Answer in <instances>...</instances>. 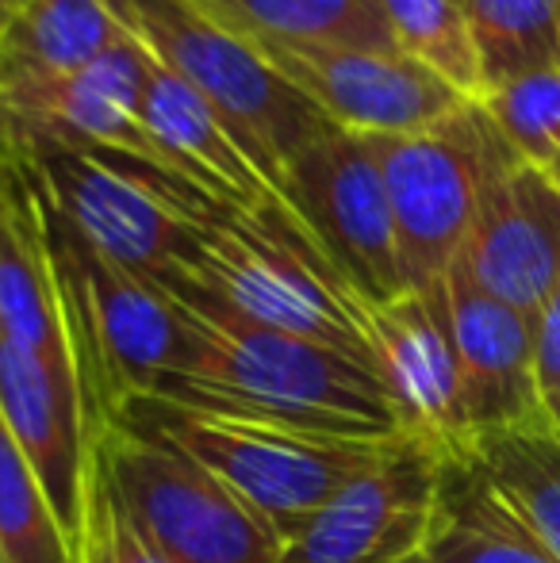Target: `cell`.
I'll list each match as a JSON object with an SVG mask.
<instances>
[{"label":"cell","mask_w":560,"mask_h":563,"mask_svg":"<svg viewBox=\"0 0 560 563\" xmlns=\"http://www.w3.org/2000/svg\"><path fill=\"white\" fill-rule=\"evenodd\" d=\"M154 284L169 296L185 330V364L154 399L342 441L404 438L369 361L254 327L177 276Z\"/></svg>","instance_id":"6da1fadb"},{"label":"cell","mask_w":560,"mask_h":563,"mask_svg":"<svg viewBox=\"0 0 560 563\" xmlns=\"http://www.w3.org/2000/svg\"><path fill=\"white\" fill-rule=\"evenodd\" d=\"M165 276H177L254 327L319 341L373 364L365 299L345 288L281 203L262 211H211L196 227L193 257Z\"/></svg>","instance_id":"7a4b0ae2"},{"label":"cell","mask_w":560,"mask_h":563,"mask_svg":"<svg viewBox=\"0 0 560 563\" xmlns=\"http://www.w3.org/2000/svg\"><path fill=\"white\" fill-rule=\"evenodd\" d=\"M54 208V203H51ZM85 407L105 433L139 395H157L185 364V330L157 284L97 253L58 211L39 223Z\"/></svg>","instance_id":"3957f363"},{"label":"cell","mask_w":560,"mask_h":563,"mask_svg":"<svg viewBox=\"0 0 560 563\" xmlns=\"http://www.w3.org/2000/svg\"><path fill=\"white\" fill-rule=\"evenodd\" d=\"M116 422L196 460L234 498H242L281 537V544H288L361 467H369L392 441H399L322 438V433L196 410L154 395L131 399Z\"/></svg>","instance_id":"277c9868"},{"label":"cell","mask_w":560,"mask_h":563,"mask_svg":"<svg viewBox=\"0 0 560 563\" xmlns=\"http://www.w3.org/2000/svg\"><path fill=\"white\" fill-rule=\"evenodd\" d=\"M123 8L146 51L216 108L284 203V165L327 115L284 81L254 38L200 0H123Z\"/></svg>","instance_id":"5b68a950"},{"label":"cell","mask_w":560,"mask_h":563,"mask_svg":"<svg viewBox=\"0 0 560 563\" xmlns=\"http://www.w3.org/2000/svg\"><path fill=\"white\" fill-rule=\"evenodd\" d=\"M51 203L85 242L142 280H162L196 250V227L219 211L208 192L112 150L46 142Z\"/></svg>","instance_id":"8992f818"},{"label":"cell","mask_w":560,"mask_h":563,"mask_svg":"<svg viewBox=\"0 0 560 563\" xmlns=\"http://www.w3.org/2000/svg\"><path fill=\"white\" fill-rule=\"evenodd\" d=\"M388 188L399 261L411 291L446 284L476 216L487 165L503 139L480 104L415 134H365Z\"/></svg>","instance_id":"52a82bcc"},{"label":"cell","mask_w":560,"mask_h":563,"mask_svg":"<svg viewBox=\"0 0 560 563\" xmlns=\"http://www.w3.org/2000/svg\"><path fill=\"white\" fill-rule=\"evenodd\" d=\"M97 460L139 533L169 563H277L281 537L185 452L116 422Z\"/></svg>","instance_id":"ba28073f"},{"label":"cell","mask_w":560,"mask_h":563,"mask_svg":"<svg viewBox=\"0 0 560 563\" xmlns=\"http://www.w3.org/2000/svg\"><path fill=\"white\" fill-rule=\"evenodd\" d=\"M284 208L365 303L411 291L388 188L365 134L327 119L284 165Z\"/></svg>","instance_id":"9c48e42d"},{"label":"cell","mask_w":560,"mask_h":563,"mask_svg":"<svg viewBox=\"0 0 560 563\" xmlns=\"http://www.w3.org/2000/svg\"><path fill=\"white\" fill-rule=\"evenodd\" d=\"M441 460L422 441H392L284 544L277 563H404L419 556L438 510Z\"/></svg>","instance_id":"30bf717a"},{"label":"cell","mask_w":560,"mask_h":563,"mask_svg":"<svg viewBox=\"0 0 560 563\" xmlns=\"http://www.w3.org/2000/svg\"><path fill=\"white\" fill-rule=\"evenodd\" d=\"M254 43L315 112L345 131L415 134L472 104L399 51H327L273 38Z\"/></svg>","instance_id":"8fae6325"},{"label":"cell","mask_w":560,"mask_h":563,"mask_svg":"<svg viewBox=\"0 0 560 563\" xmlns=\"http://www.w3.org/2000/svg\"><path fill=\"white\" fill-rule=\"evenodd\" d=\"M0 418L43 483L69 544L81 552L100 430L85 407L77 368L0 338Z\"/></svg>","instance_id":"7c38bea8"},{"label":"cell","mask_w":560,"mask_h":563,"mask_svg":"<svg viewBox=\"0 0 560 563\" xmlns=\"http://www.w3.org/2000/svg\"><path fill=\"white\" fill-rule=\"evenodd\" d=\"M453 265L523 314H538L560 284V185L503 142L487 165L476 216Z\"/></svg>","instance_id":"4fadbf2b"},{"label":"cell","mask_w":560,"mask_h":563,"mask_svg":"<svg viewBox=\"0 0 560 563\" xmlns=\"http://www.w3.org/2000/svg\"><path fill=\"white\" fill-rule=\"evenodd\" d=\"M0 104L46 142L112 150L180 177L142 119V43L135 27L128 43L74 74L0 69Z\"/></svg>","instance_id":"5bb4252c"},{"label":"cell","mask_w":560,"mask_h":563,"mask_svg":"<svg viewBox=\"0 0 560 563\" xmlns=\"http://www.w3.org/2000/svg\"><path fill=\"white\" fill-rule=\"evenodd\" d=\"M365 338L404 438L422 441L441 456L469 449L472 430L441 288L365 303Z\"/></svg>","instance_id":"9a60e30c"},{"label":"cell","mask_w":560,"mask_h":563,"mask_svg":"<svg viewBox=\"0 0 560 563\" xmlns=\"http://www.w3.org/2000/svg\"><path fill=\"white\" fill-rule=\"evenodd\" d=\"M446 322L461 368L464 415L469 430L541 422V399L534 384V319L503 299L487 296L464 276L461 265L449 268L441 284Z\"/></svg>","instance_id":"2e32d148"},{"label":"cell","mask_w":560,"mask_h":563,"mask_svg":"<svg viewBox=\"0 0 560 563\" xmlns=\"http://www.w3.org/2000/svg\"><path fill=\"white\" fill-rule=\"evenodd\" d=\"M142 119L162 142L173 169L216 203L231 211H262L281 203L265 173L216 108L173 69H165L146 51V43H142Z\"/></svg>","instance_id":"e0dca14e"},{"label":"cell","mask_w":560,"mask_h":563,"mask_svg":"<svg viewBox=\"0 0 560 563\" xmlns=\"http://www.w3.org/2000/svg\"><path fill=\"white\" fill-rule=\"evenodd\" d=\"M422 552L430 563H560L461 452L441 460L438 510Z\"/></svg>","instance_id":"ac0fdd59"},{"label":"cell","mask_w":560,"mask_h":563,"mask_svg":"<svg viewBox=\"0 0 560 563\" xmlns=\"http://www.w3.org/2000/svg\"><path fill=\"white\" fill-rule=\"evenodd\" d=\"M461 456L560 560V433L553 426L541 418L472 433Z\"/></svg>","instance_id":"d6986e66"},{"label":"cell","mask_w":560,"mask_h":563,"mask_svg":"<svg viewBox=\"0 0 560 563\" xmlns=\"http://www.w3.org/2000/svg\"><path fill=\"white\" fill-rule=\"evenodd\" d=\"M131 38L123 0H31L12 15L0 69L74 74Z\"/></svg>","instance_id":"ffe728a7"},{"label":"cell","mask_w":560,"mask_h":563,"mask_svg":"<svg viewBox=\"0 0 560 563\" xmlns=\"http://www.w3.org/2000/svg\"><path fill=\"white\" fill-rule=\"evenodd\" d=\"M250 38L327 51H399L381 0H200Z\"/></svg>","instance_id":"44dd1931"},{"label":"cell","mask_w":560,"mask_h":563,"mask_svg":"<svg viewBox=\"0 0 560 563\" xmlns=\"http://www.w3.org/2000/svg\"><path fill=\"white\" fill-rule=\"evenodd\" d=\"M0 338L46 361L74 364L39 227L0 216Z\"/></svg>","instance_id":"7402d4cb"},{"label":"cell","mask_w":560,"mask_h":563,"mask_svg":"<svg viewBox=\"0 0 560 563\" xmlns=\"http://www.w3.org/2000/svg\"><path fill=\"white\" fill-rule=\"evenodd\" d=\"M461 4L476 43L484 92L560 69V0H461Z\"/></svg>","instance_id":"603a6c76"},{"label":"cell","mask_w":560,"mask_h":563,"mask_svg":"<svg viewBox=\"0 0 560 563\" xmlns=\"http://www.w3.org/2000/svg\"><path fill=\"white\" fill-rule=\"evenodd\" d=\"M381 4L399 54L438 74L472 104L484 97V74L461 0H381Z\"/></svg>","instance_id":"cb8c5ba5"},{"label":"cell","mask_w":560,"mask_h":563,"mask_svg":"<svg viewBox=\"0 0 560 563\" xmlns=\"http://www.w3.org/2000/svg\"><path fill=\"white\" fill-rule=\"evenodd\" d=\"M0 563H81L39 475L0 418Z\"/></svg>","instance_id":"d4e9b609"},{"label":"cell","mask_w":560,"mask_h":563,"mask_svg":"<svg viewBox=\"0 0 560 563\" xmlns=\"http://www.w3.org/2000/svg\"><path fill=\"white\" fill-rule=\"evenodd\" d=\"M480 108L518 162L560 185V69L484 92Z\"/></svg>","instance_id":"484cf974"},{"label":"cell","mask_w":560,"mask_h":563,"mask_svg":"<svg viewBox=\"0 0 560 563\" xmlns=\"http://www.w3.org/2000/svg\"><path fill=\"white\" fill-rule=\"evenodd\" d=\"M81 563H169L139 526L128 518L105 464L92 460V483H89V518H85V544Z\"/></svg>","instance_id":"4316f807"},{"label":"cell","mask_w":560,"mask_h":563,"mask_svg":"<svg viewBox=\"0 0 560 563\" xmlns=\"http://www.w3.org/2000/svg\"><path fill=\"white\" fill-rule=\"evenodd\" d=\"M534 384L541 415L560 433V284L534 314Z\"/></svg>","instance_id":"83f0119b"},{"label":"cell","mask_w":560,"mask_h":563,"mask_svg":"<svg viewBox=\"0 0 560 563\" xmlns=\"http://www.w3.org/2000/svg\"><path fill=\"white\" fill-rule=\"evenodd\" d=\"M8 27H12V12L0 8V54H4V43H8Z\"/></svg>","instance_id":"f1b7e54d"},{"label":"cell","mask_w":560,"mask_h":563,"mask_svg":"<svg viewBox=\"0 0 560 563\" xmlns=\"http://www.w3.org/2000/svg\"><path fill=\"white\" fill-rule=\"evenodd\" d=\"M31 4V0H0V8H8V12H23V8H28Z\"/></svg>","instance_id":"f546056e"},{"label":"cell","mask_w":560,"mask_h":563,"mask_svg":"<svg viewBox=\"0 0 560 563\" xmlns=\"http://www.w3.org/2000/svg\"><path fill=\"white\" fill-rule=\"evenodd\" d=\"M404 563H430V560H426V552H419V556H411V560H404Z\"/></svg>","instance_id":"4dcf8cb0"}]
</instances>
